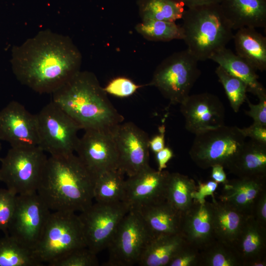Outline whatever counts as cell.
I'll use <instances>...</instances> for the list:
<instances>
[{"mask_svg": "<svg viewBox=\"0 0 266 266\" xmlns=\"http://www.w3.org/2000/svg\"><path fill=\"white\" fill-rule=\"evenodd\" d=\"M228 169L238 177H266V143L245 141Z\"/></svg>", "mask_w": 266, "mask_h": 266, "instance_id": "23", "label": "cell"}, {"mask_svg": "<svg viewBox=\"0 0 266 266\" xmlns=\"http://www.w3.org/2000/svg\"><path fill=\"white\" fill-rule=\"evenodd\" d=\"M252 215L258 223L266 227V190L258 198Z\"/></svg>", "mask_w": 266, "mask_h": 266, "instance_id": "40", "label": "cell"}, {"mask_svg": "<svg viewBox=\"0 0 266 266\" xmlns=\"http://www.w3.org/2000/svg\"><path fill=\"white\" fill-rule=\"evenodd\" d=\"M82 56L71 39L49 30L39 32L12 50L14 74L40 94H52L80 70Z\"/></svg>", "mask_w": 266, "mask_h": 266, "instance_id": "1", "label": "cell"}, {"mask_svg": "<svg viewBox=\"0 0 266 266\" xmlns=\"http://www.w3.org/2000/svg\"><path fill=\"white\" fill-rule=\"evenodd\" d=\"M245 139L240 128L224 124L195 134L189 154L202 169L220 165L228 169Z\"/></svg>", "mask_w": 266, "mask_h": 266, "instance_id": "6", "label": "cell"}, {"mask_svg": "<svg viewBox=\"0 0 266 266\" xmlns=\"http://www.w3.org/2000/svg\"><path fill=\"white\" fill-rule=\"evenodd\" d=\"M135 30L144 38L150 41L166 42L183 38L181 26L174 22L141 21L136 25Z\"/></svg>", "mask_w": 266, "mask_h": 266, "instance_id": "32", "label": "cell"}, {"mask_svg": "<svg viewBox=\"0 0 266 266\" xmlns=\"http://www.w3.org/2000/svg\"><path fill=\"white\" fill-rule=\"evenodd\" d=\"M141 21L156 20L174 22L182 19L185 6L180 0H138Z\"/></svg>", "mask_w": 266, "mask_h": 266, "instance_id": "30", "label": "cell"}, {"mask_svg": "<svg viewBox=\"0 0 266 266\" xmlns=\"http://www.w3.org/2000/svg\"><path fill=\"white\" fill-rule=\"evenodd\" d=\"M236 54L256 70H266V38L256 28L244 27L233 34Z\"/></svg>", "mask_w": 266, "mask_h": 266, "instance_id": "26", "label": "cell"}, {"mask_svg": "<svg viewBox=\"0 0 266 266\" xmlns=\"http://www.w3.org/2000/svg\"><path fill=\"white\" fill-rule=\"evenodd\" d=\"M47 159L39 146L11 147L0 159V181L17 195L36 192Z\"/></svg>", "mask_w": 266, "mask_h": 266, "instance_id": "8", "label": "cell"}, {"mask_svg": "<svg viewBox=\"0 0 266 266\" xmlns=\"http://www.w3.org/2000/svg\"><path fill=\"white\" fill-rule=\"evenodd\" d=\"M174 156L172 150L168 147L155 153L156 159L158 164V170L161 171L167 167V163Z\"/></svg>", "mask_w": 266, "mask_h": 266, "instance_id": "44", "label": "cell"}, {"mask_svg": "<svg viewBox=\"0 0 266 266\" xmlns=\"http://www.w3.org/2000/svg\"><path fill=\"white\" fill-rule=\"evenodd\" d=\"M33 250L9 234L0 238V266H41Z\"/></svg>", "mask_w": 266, "mask_h": 266, "instance_id": "31", "label": "cell"}, {"mask_svg": "<svg viewBox=\"0 0 266 266\" xmlns=\"http://www.w3.org/2000/svg\"><path fill=\"white\" fill-rule=\"evenodd\" d=\"M187 8L210 3H220L221 0H180Z\"/></svg>", "mask_w": 266, "mask_h": 266, "instance_id": "46", "label": "cell"}, {"mask_svg": "<svg viewBox=\"0 0 266 266\" xmlns=\"http://www.w3.org/2000/svg\"><path fill=\"white\" fill-rule=\"evenodd\" d=\"M200 252V266H243L234 248L217 239Z\"/></svg>", "mask_w": 266, "mask_h": 266, "instance_id": "33", "label": "cell"}, {"mask_svg": "<svg viewBox=\"0 0 266 266\" xmlns=\"http://www.w3.org/2000/svg\"><path fill=\"white\" fill-rule=\"evenodd\" d=\"M220 5L233 30L266 26V0H221Z\"/></svg>", "mask_w": 266, "mask_h": 266, "instance_id": "21", "label": "cell"}, {"mask_svg": "<svg viewBox=\"0 0 266 266\" xmlns=\"http://www.w3.org/2000/svg\"><path fill=\"white\" fill-rule=\"evenodd\" d=\"M240 130L246 138L249 137L250 139L266 143V127L253 123L249 127Z\"/></svg>", "mask_w": 266, "mask_h": 266, "instance_id": "41", "label": "cell"}, {"mask_svg": "<svg viewBox=\"0 0 266 266\" xmlns=\"http://www.w3.org/2000/svg\"><path fill=\"white\" fill-rule=\"evenodd\" d=\"M180 107L186 129L195 135L224 125V106L219 98L211 93L190 95Z\"/></svg>", "mask_w": 266, "mask_h": 266, "instance_id": "16", "label": "cell"}, {"mask_svg": "<svg viewBox=\"0 0 266 266\" xmlns=\"http://www.w3.org/2000/svg\"><path fill=\"white\" fill-rule=\"evenodd\" d=\"M233 247L243 263V266L257 259L266 258V227L258 223L253 215L248 217Z\"/></svg>", "mask_w": 266, "mask_h": 266, "instance_id": "25", "label": "cell"}, {"mask_svg": "<svg viewBox=\"0 0 266 266\" xmlns=\"http://www.w3.org/2000/svg\"><path fill=\"white\" fill-rule=\"evenodd\" d=\"M187 244L181 233L152 238L143 251L137 264L140 266H168Z\"/></svg>", "mask_w": 266, "mask_h": 266, "instance_id": "24", "label": "cell"}, {"mask_svg": "<svg viewBox=\"0 0 266 266\" xmlns=\"http://www.w3.org/2000/svg\"><path fill=\"white\" fill-rule=\"evenodd\" d=\"M215 73L224 89L231 107L235 112H237L247 98L246 85L220 66L216 67Z\"/></svg>", "mask_w": 266, "mask_h": 266, "instance_id": "34", "label": "cell"}, {"mask_svg": "<svg viewBox=\"0 0 266 266\" xmlns=\"http://www.w3.org/2000/svg\"><path fill=\"white\" fill-rule=\"evenodd\" d=\"M200 252L187 244L170 261L168 266H200Z\"/></svg>", "mask_w": 266, "mask_h": 266, "instance_id": "38", "label": "cell"}, {"mask_svg": "<svg viewBox=\"0 0 266 266\" xmlns=\"http://www.w3.org/2000/svg\"><path fill=\"white\" fill-rule=\"evenodd\" d=\"M259 102L252 103L247 98L249 110L245 114L253 119L254 124L266 127V93L258 97Z\"/></svg>", "mask_w": 266, "mask_h": 266, "instance_id": "39", "label": "cell"}, {"mask_svg": "<svg viewBox=\"0 0 266 266\" xmlns=\"http://www.w3.org/2000/svg\"><path fill=\"white\" fill-rule=\"evenodd\" d=\"M181 233L190 245L200 251L216 239L213 227V204L194 199L183 214Z\"/></svg>", "mask_w": 266, "mask_h": 266, "instance_id": "18", "label": "cell"}, {"mask_svg": "<svg viewBox=\"0 0 266 266\" xmlns=\"http://www.w3.org/2000/svg\"><path fill=\"white\" fill-rule=\"evenodd\" d=\"M119 169L102 172L95 178L93 197L96 202L112 203L123 201L125 180Z\"/></svg>", "mask_w": 266, "mask_h": 266, "instance_id": "29", "label": "cell"}, {"mask_svg": "<svg viewBox=\"0 0 266 266\" xmlns=\"http://www.w3.org/2000/svg\"><path fill=\"white\" fill-rule=\"evenodd\" d=\"M199 61L187 50L175 52L156 67L148 84L156 87L171 104H180L200 75Z\"/></svg>", "mask_w": 266, "mask_h": 266, "instance_id": "7", "label": "cell"}, {"mask_svg": "<svg viewBox=\"0 0 266 266\" xmlns=\"http://www.w3.org/2000/svg\"><path fill=\"white\" fill-rule=\"evenodd\" d=\"M211 168V178L212 180L222 184L228 181L224 167L222 166L216 165L212 166Z\"/></svg>", "mask_w": 266, "mask_h": 266, "instance_id": "45", "label": "cell"}, {"mask_svg": "<svg viewBox=\"0 0 266 266\" xmlns=\"http://www.w3.org/2000/svg\"><path fill=\"white\" fill-rule=\"evenodd\" d=\"M182 19L183 40L199 62L210 60L233 38V30L220 3L187 8Z\"/></svg>", "mask_w": 266, "mask_h": 266, "instance_id": "4", "label": "cell"}, {"mask_svg": "<svg viewBox=\"0 0 266 266\" xmlns=\"http://www.w3.org/2000/svg\"><path fill=\"white\" fill-rule=\"evenodd\" d=\"M130 210L123 201L96 202L80 212L87 247L97 254L107 248L120 222Z\"/></svg>", "mask_w": 266, "mask_h": 266, "instance_id": "11", "label": "cell"}, {"mask_svg": "<svg viewBox=\"0 0 266 266\" xmlns=\"http://www.w3.org/2000/svg\"><path fill=\"white\" fill-rule=\"evenodd\" d=\"M197 190V186L193 179L179 172H169L166 200L183 214L192 205Z\"/></svg>", "mask_w": 266, "mask_h": 266, "instance_id": "28", "label": "cell"}, {"mask_svg": "<svg viewBox=\"0 0 266 266\" xmlns=\"http://www.w3.org/2000/svg\"><path fill=\"white\" fill-rule=\"evenodd\" d=\"M169 172L160 171L150 166L125 180L123 202L130 208L166 200V183Z\"/></svg>", "mask_w": 266, "mask_h": 266, "instance_id": "17", "label": "cell"}, {"mask_svg": "<svg viewBox=\"0 0 266 266\" xmlns=\"http://www.w3.org/2000/svg\"><path fill=\"white\" fill-rule=\"evenodd\" d=\"M218 183L213 180H208L205 182H199L197 190L194 195V199L204 200L207 196L215 197L214 193L218 188Z\"/></svg>", "mask_w": 266, "mask_h": 266, "instance_id": "42", "label": "cell"}, {"mask_svg": "<svg viewBox=\"0 0 266 266\" xmlns=\"http://www.w3.org/2000/svg\"><path fill=\"white\" fill-rule=\"evenodd\" d=\"M17 195L8 189H0V231L8 234L15 210Z\"/></svg>", "mask_w": 266, "mask_h": 266, "instance_id": "36", "label": "cell"}, {"mask_svg": "<svg viewBox=\"0 0 266 266\" xmlns=\"http://www.w3.org/2000/svg\"><path fill=\"white\" fill-rule=\"evenodd\" d=\"M97 254L87 247L76 249L49 266H97Z\"/></svg>", "mask_w": 266, "mask_h": 266, "instance_id": "35", "label": "cell"}, {"mask_svg": "<svg viewBox=\"0 0 266 266\" xmlns=\"http://www.w3.org/2000/svg\"><path fill=\"white\" fill-rule=\"evenodd\" d=\"M119 156V169L128 177L149 166L150 139L131 122H122L111 131Z\"/></svg>", "mask_w": 266, "mask_h": 266, "instance_id": "13", "label": "cell"}, {"mask_svg": "<svg viewBox=\"0 0 266 266\" xmlns=\"http://www.w3.org/2000/svg\"><path fill=\"white\" fill-rule=\"evenodd\" d=\"M165 126L163 125L159 127V133L149 140V148L155 154L165 147Z\"/></svg>", "mask_w": 266, "mask_h": 266, "instance_id": "43", "label": "cell"}, {"mask_svg": "<svg viewBox=\"0 0 266 266\" xmlns=\"http://www.w3.org/2000/svg\"><path fill=\"white\" fill-rule=\"evenodd\" d=\"M151 238L142 219L134 210L123 217L107 247L105 266H131L137 264Z\"/></svg>", "mask_w": 266, "mask_h": 266, "instance_id": "10", "label": "cell"}, {"mask_svg": "<svg viewBox=\"0 0 266 266\" xmlns=\"http://www.w3.org/2000/svg\"><path fill=\"white\" fill-rule=\"evenodd\" d=\"M87 247L79 215L70 211L51 212L33 250L36 259L49 266L72 251Z\"/></svg>", "mask_w": 266, "mask_h": 266, "instance_id": "5", "label": "cell"}, {"mask_svg": "<svg viewBox=\"0 0 266 266\" xmlns=\"http://www.w3.org/2000/svg\"><path fill=\"white\" fill-rule=\"evenodd\" d=\"M266 177H248L228 180L223 184L219 200L252 215L258 198L266 190Z\"/></svg>", "mask_w": 266, "mask_h": 266, "instance_id": "20", "label": "cell"}, {"mask_svg": "<svg viewBox=\"0 0 266 266\" xmlns=\"http://www.w3.org/2000/svg\"><path fill=\"white\" fill-rule=\"evenodd\" d=\"M228 72L242 80L247 86V92L259 97L266 93L264 86L259 81L256 70L246 61L230 49L223 48L210 59Z\"/></svg>", "mask_w": 266, "mask_h": 266, "instance_id": "27", "label": "cell"}, {"mask_svg": "<svg viewBox=\"0 0 266 266\" xmlns=\"http://www.w3.org/2000/svg\"><path fill=\"white\" fill-rule=\"evenodd\" d=\"M111 131L86 130L79 139L75 152L95 178L105 171L119 169L118 153Z\"/></svg>", "mask_w": 266, "mask_h": 266, "instance_id": "14", "label": "cell"}, {"mask_svg": "<svg viewBox=\"0 0 266 266\" xmlns=\"http://www.w3.org/2000/svg\"><path fill=\"white\" fill-rule=\"evenodd\" d=\"M0 141L11 147L38 146L35 114L18 101L9 102L0 110Z\"/></svg>", "mask_w": 266, "mask_h": 266, "instance_id": "15", "label": "cell"}, {"mask_svg": "<svg viewBox=\"0 0 266 266\" xmlns=\"http://www.w3.org/2000/svg\"><path fill=\"white\" fill-rule=\"evenodd\" d=\"M38 146L50 156L74 153L80 126L53 101L35 114Z\"/></svg>", "mask_w": 266, "mask_h": 266, "instance_id": "9", "label": "cell"}, {"mask_svg": "<svg viewBox=\"0 0 266 266\" xmlns=\"http://www.w3.org/2000/svg\"><path fill=\"white\" fill-rule=\"evenodd\" d=\"M52 95V101L84 130L111 131L124 120L91 72L80 70Z\"/></svg>", "mask_w": 266, "mask_h": 266, "instance_id": "3", "label": "cell"}, {"mask_svg": "<svg viewBox=\"0 0 266 266\" xmlns=\"http://www.w3.org/2000/svg\"><path fill=\"white\" fill-rule=\"evenodd\" d=\"M95 181L74 153L50 156L36 193L51 211L81 212L93 203Z\"/></svg>", "mask_w": 266, "mask_h": 266, "instance_id": "2", "label": "cell"}, {"mask_svg": "<svg viewBox=\"0 0 266 266\" xmlns=\"http://www.w3.org/2000/svg\"><path fill=\"white\" fill-rule=\"evenodd\" d=\"M142 86L129 78L118 77L110 81L103 88L106 93L117 97L127 98L133 95Z\"/></svg>", "mask_w": 266, "mask_h": 266, "instance_id": "37", "label": "cell"}, {"mask_svg": "<svg viewBox=\"0 0 266 266\" xmlns=\"http://www.w3.org/2000/svg\"><path fill=\"white\" fill-rule=\"evenodd\" d=\"M1 150V143L0 141V154Z\"/></svg>", "mask_w": 266, "mask_h": 266, "instance_id": "48", "label": "cell"}, {"mask_svg": "<svg viewBox=\"0 0 266 266\" xmlns=\"http://www.w3.org/2000/svg\"><path fill=\"white\" fill-rule=\"evenodd\" d=\"M213 227L216 239L233 247L248 215L232 206L212 198Z\"/></svg>", "mask_w": 266, "mask_h": 266, "instance_id": "22", "label": "cell"}, {"mask_svg": "<svg viewBox=\"0 0 266 266\" xmlns=\"http://www.w3.org/2000/svg\"><path fill=\"white\" fill-rule=\"evenodd\" d=\"M266 258L257 259L247 263L245 266H266Z\"/></svg>", "mask_w": 266, "mask_h": 266, "instance_id": "47", "label": "cell"}, {"mask_svg": "<svg viewBox=\"0 0 266 266\" xmlns=\"http://www.w3.org/2000/svg\"><path fill=\"white\" fill-rule=\"evenodd\" d=\"M51 212L36 192L17 195L8 234L33 250L42 234Z\"/></svg>", "mask_w": 266, "mask_h": 266, "instance_id": "12", "label": "cell"}, {"mask_svg": "<svg viewBox=\"0 0 266 266\" xmlns=\"http://www.w3.org/2000/svg\"><path fill=\"white\" fill-rule=\"evenodd\" d=\"M151 238L181 233L183 213L166 200L135 208Z\"/></svg>", "mask_w": 266, "mask_h": 266, "instance_id": "19", "label": "cell"}]
</instances>
